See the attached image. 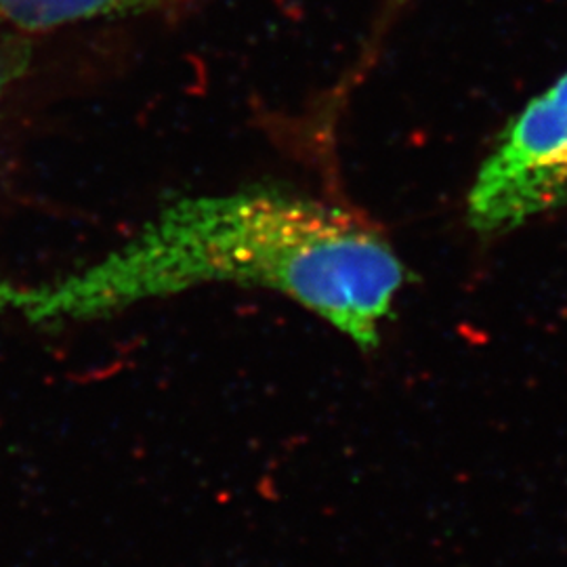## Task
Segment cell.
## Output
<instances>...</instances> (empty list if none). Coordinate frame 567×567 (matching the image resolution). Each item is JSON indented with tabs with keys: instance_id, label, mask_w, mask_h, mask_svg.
<instances>
[{
	"instance_id": "cell-1",
	"label": "cell",
	"mask_w": 567,
	"mask_h": 567,
	"mask_svg": "<svg viewBox=\"0 0 567 567\" xmlns=\"http://www.w3.org/2000/svg\"><path fill=\"white\" fill-rule=\"evenodd\" d=\"M405 278L391 244L358 215L267 185L168 204L126 243L51 282H0V316L72 324L236 284L276 290L372 351Z\"/></svg>"
},
{
	"instance_id": "cell-2",
	"label": "cell",
	"mask_w": 567,
	"mask_h": 567,
	"mask_svg": "<svg viewBox=\"0 0 567 567\" xmlns=\"http://www.w3.org/2000/svg\"><path fill=\"white\" fill-rule=\"evenodd\" d=\"M567 206V72L511 121L466 203L473 231L498 236Z\"/></svg>"
},
{
	"instance_id": "cell-3",
	"label": "cell",
	"mask_w": 567,
	"mask_h": 567,
	"mask_svg": "<svg viewBox=\"0 0 567 567\" xmlns=\"http://www.w3.org/2000/svg\"><path fill=\"white\" fill-rule=\"evenodd\" d=\"M173 0H0V25L18 34L137 16Z\"/></svg>"
},
{
	"instance_id": "cell-4",
	"label": "cell",
	"mask_w": 567,
	"mask_h": 567,
	"mask_svg": "<svg viewBox=\"0 0 567 567\" xmlns=\"http://www.w3.org/2000/svg\"><path fill=\"white\" fill-rule=\"evenodd\" d=\"M28 65V49L16 39H0V100Z\"/></svg>"
}]
</instances>
